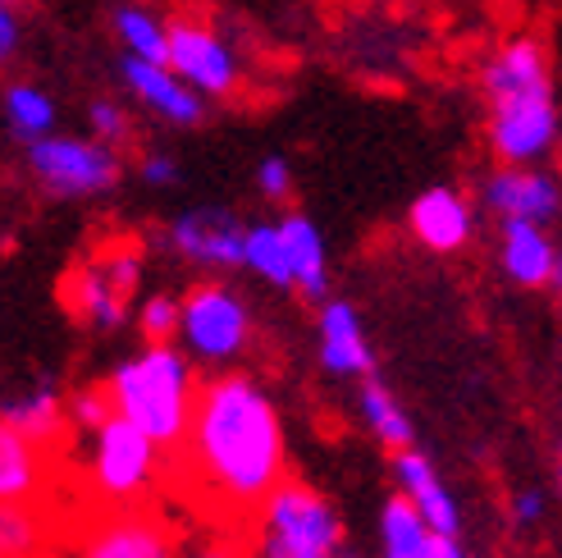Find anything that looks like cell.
Masks as SVG:
<instances>
[{
	"label": "cell",
	"mask_w": 562,
	"mask_h": 558,
	"mask_svg": "<svg viewBox=\"0 0 562 558\" xmlns=\"http://www.w3.org/2000/svg\"><path fill=\"white\" fill-rule=\"evenodd\" d=\"M165 477H175L196 517L247 522L289 477L284 422L270 389L247 371L196 380L188 431L165 462Z\"/></svg>",
	"instance_id": "6da1fadb"
},
{
	"label": "cell",
	"mask_w": 562,
	"mask_h": 558,
	"mask_svg": "<svg viewBox=\"0 0 562 558\" xmlns=\"http://www.w3.org/2000/svg\"><path fill=\"white\" fill-rule=\"evenodd\" d=\"M196 380L202 376L175 344H147L143 353L124 357L101 389L120 422L143 431L160 454H175L192 416Z\"/></svg>",
	"instance_id": "7a4b0ae2"
},
{
	"label": "cell",
	"mask_w": 562,
	"mask_h": 558,
	"mask_svg": "<svg viewBox=\"0 0 562 558\" xmlns=\"http://www.w3.org/2000/svg\"><path fill=\"white\" fill-rule=\"evenodd\" d=\"M251 558H344V517L297 477H284L243 522Z\"/></svg>",
	"instance_id": "3957f363"
},
{
	"label": "cell",
	"mask_w": 562,
	"mask_h": 558,
	"mask_svg": "<svg viewBox=\"0 0 562 558\" xmlns=\"http://www.w3.org/2000/svg\"><path fill=\"white\" fill-rule=\"evenodd\" d=\"M165 462L156 444L133 431L120 416L88 435V458H82V481H88V504L92 509H133L147 504L165 481Z\"/></svg>",
	"instance_id": "277c9868"
},
{
	"label": "cell",
	"mask_w": 562,
	"mask_h": 558,
	"mask_svg": "<svg viewBox=\"0 0 562 558\" xmlns=\"http://www.w3.org/2000/svg\"><path fill=\"white\" fill-rule=\"evenodd\" d=\"M175 348L211 371H234V361L251 348V306L224 279H196L179 293V334Z\"/></svg>",
	"instance_id": "5b68a950"
},
{
	"label": "cell",
	"mask_w": 562,
	"mask_h": 558,
	"mask_svg": "<svg viewBox=\"0 0 562 558\" xmlns=\"http://www.w3.org/2000/svg\"><path fill=\"white\" fill-rule=\"evenodd\" d=\"M137 289H143V247L115 238L97 247L88 261H78L65 275V306L92 330H120L133 316Z\"/></svg>",
	"instance_id": "8992f818"
},
{
	"label": "cell",
	"mask_w": 562,
	"mask_h": 558,
	"mask_svg": "<svg viewBox=\"0 0 562 558\" xmlns=\"http://www.w3.org/2000/svg\"><path fill=\"white\" fill-rule=\"evenodd\" d=\"M27 170L55 198H101L120 183L124 165L115 147L97 143V137L46 133L37 143H27Z\"/></svg>",
	"instance_id": "52a82bcc"
},
{
	"label": "cell",
	"mask_w": 562,
	"mask_h": 558,
	"mask_svg": "<svg viewBox=\"0 0 562 558\" xmlns=\"http://www.w3.org/2000/svg\"><path fill=\"white\" fill-rule=\"evenodd\" d=\"M175 526L151 504L92 509L74 522L69 558H175Z\"/></svg>",
	"instance_id": "ba28073f"
},
{
	"label": "cell",
	"mask_w": 562,
	"mask_h": 558,
	"mask_svg": "<svg viewBox=\"0 0 562 558\" xmlns=\"http://www.w3.org/2000/svg\"><path fill=\"white\" fill-rule=\"evenodd\" d=\"M165 69H170L183 88H192L202 101L211 97H234L243 82L238 51L224 42L211 23L179 14L165 19Z\"/></svg>",
	"instance_id": "9c48e42d"
},
{
	"label": "cell",
	"mask_w": 562,
	"mask_h": 558,
	"mask_svg": "<svg viewBox=\"0 0 562 558\" xmlns=\"http://www.w3.org/2000/svg\"><path fill=\"white\" fill-rule=\"evenodd\" d=\"M490 147L503 165H540L558 147L553 88L490 101Z\"/></svg>",
	"instance_id": "30bf717a"
},
{
	"label": "cell",
	"mask_w": 562,
	"mask_h": 558,
	"mask_svg": "<svg viewBox=\"0 0 562 558\" xmlns=\"http://www.w3.org/2000/svg\"><path fill=\"white\" fill-rule=\"evenodd\" d=\"M243 220L224 207H196L183 211L175 225H170V247L192 261V266H206V270H243Z\"/></svg>",
	"instance_id": "8fae6325"
},
{
	"label": "cell",
	"mask_w": 562,
	"mask_h": 558,
	"mask_svg": "<svg viewBox=\"0 0 562 558\" xmlns=\"http://www.w3.org/2000/svg\"><path fill=\"white\" fill-rule=\"evenodd\" d=\"M558 179L540 165H498L485 179V207L498 220H530V225H553L558 215Z\"/></svg>",
	"instance_id": "7c38bea8"
},
{
	"label": "cell",
	"mask_w": 562,
	"mask_h": 558,
	"mask_svg": "<svg viewBox=\"0 0 562 558\" xmlns=\"http://www.w3.org/2000/svg\"><path fill=\"white\" fill-rule=\"evenodd\" d=\"M407 225H412V238H416L420 247H430V253L448 257V253H462V247L471 243V234H475V211H471V202L462 198L458 188L435 183V188H426V192H420V198L412 202Z\"/></svg>",
	"instance_id": "4fadbf2b"
},
{
	"label": "cell",
	"mask_w": 562,
	"mask_h": 558,
	"mask_svg": "<svg viewBox=\"0 0 562 558\" xmlns=\"http://www.w3.org/2000/svg\"><path fill=\"white\" fill-rule=\"evenodd\" d=\"M393 477H398V494L412 504V513L426 522V532H430V536L458 540V532H462L458 499L448 494V486L439 481V471L430 467L426 454H416V449L393 454Z\"/></svg>",
	"instance_id": "5bb4252c"
},
{
	"label": "cell",
	"mask_w": 562,
	"mask_h": 558,
	"mask_svg": "<svg viewBox=\"0 0 562 558\" xmlns=\"http://www.w3.org/2000/svg\"><path fill=\"white\" fill-rule=\"evenodd\" d=\"M321 367L344 380H371L375 376V353L367 330L357 321V306L344 298L321 302Z\"/></svg>",
	"instance_id": "9a60e30c"
},
{
	"label": "cell",
	"mask_w": 562,
	"mask_h": 558,
	"mask_svg": "<svg viewBox=\"0 0 562 558\" xmlns=\"http://www.w3.org/2000/svg\"><path fill=\"white\" fill-rule=\"evenodd\" d=\"M0 422H5L14 435H23L27 444H37V449L65 458L69 449V412H65V394H55L50 384H33L23 389V394L5 399L0 403Z\"/></svg>",
	"instance_id": "2e32d148"
},
{
	"label": "cell",
	"mask_w": 562,
	"mask_h": 558,
	"mask_svg": "<svg viewBox=\"0 0 562 558\" xmlns=\"http://www.w3.org/2000/svg\"><path fill=\"white\" fill-rule=\"evenodd\" d=\"M55 477H60V458L0 422V504H37L55 490Z\"/></svg>",
	"instance_id": "e0dca14e"
},
{
	"label": "cell",
	"mask_w": 562,
	"mask_h": 558,
	"mask_svg": "<svg viewBox=\"0 0 562 558\" xmlns=\"http://www.w3.org/2000/svg\"><path fill=\"white\" fill-rule=\"evenodd\" d=\"M498 261H503V270H508L513 284H521V289H553L558 284V243L549 238L544 225H530V220H503Z\"/></svg>",
	"instance_id": "ac0fdd59"
},
{
	"label": "cell",
	"mask_w": 562,
	"mask_h": 558,
	"mask_svg": "<svg viewBox=\"0 0 562 558\" xmlns=\"http://www.w3.org/2000/svg\"><path fill=\"white\" fill-rule=\"evenodd\" d=\"M553 88L549 78V46L536 33H517L508 37L485 65V97H517V92H540Z\"/></svg>",
	"instance_id": "d6986e66"
},
{
	"label": "cell",
	"mask_w": 562,
	"mask_h": 558,
	"mask_svg": "<svg viewBox=\"0 0 562 558\" xmlns=\"http://www.w3.org/2000/svg\"><path fill=\"white\" fill-rule=\"evenodd\" d=\"M124 82H128V92L143 101L147 110H156L160 120H170V124H202L206 115V101L196 97L192 88H183V82L165 69V65H147V60H124Z\"/></svg>",
	"instance_id": "ffe728a7"
},
{
	"label": "cell",
	"mask_w": 562,
	"mask_h": 558,
	"mask_svg": "<svg viewBox=\"0 0 562 558\" xmlns=\"http://www.w3.org/2000/svg\"><path fill=\"white\" fill-rule=\"evenodd\" d=\"M279 238H284V253H289V270H293V289L312 302L329 298V261H325V238L321 230L306 220L302 211H289L274 220Z\"/></svg>",
	"instance_id": "44dd1931"
},
{
	"label": "cell",
	"mask_w": 562,
	"mask_h": 558,
	"mask_svg": "<svg viewBox=\"0 0 562 558\" xmlns=\"http://www.w3.org/2000/svg\"><path fill=\"white\" fill-rule=\"evenodd\" d=\"M55 545V517L37 504H0V558H46Z\"/></svg>",
	"instance_id": "7402d4cb"
},
{
	"label": "cell",
	"mask_w": 562,
	"mask_h": 558,
	"mask_svg": "<svg viewBox=\"0 0 562 558\" xmlns=\"http://www.w3.org/2000/svg\"><path fill=\"white\" fill-rule=\"evenodd\" d=\"M361 422L371 426V435L384 444V449L393 454H403L412 449V422H407V408L389 394V389L371 376V380H361Z\"/></svg>",
	"instance_id": "603a6c76"
},
{
	"label": "cell",
	"mask_w": 562,
	"mask_h": 558,
	"mask_svg": "<svg viewBox=\"0 0 562 558\" xmlns=\"http://www.w3.org/2000/svg\"><path fill=\"white\" fill-rule=\"evenodd\" d=\"M175 558H251L243 522H215L196 517L175 536Z\"/></svg>",
	"instance_id": "cb8c5ba5"
},
{
	"label": "cell",
	"mask_w": 562,
	"mask_h": 558,
	"mask_svg": "<svg viewBox=\"0 0 562 558\" xmlns=\"http://www.w3.org/2000/svg\"><path fill=\"white\" fill-rule=\"evenodd\" d=\"M243 270H251L257 279H266V284H274V289H293L289 253H284V238H279L274 220H261V225L243 230Z\"/></svg>",
	"instance_id": "d4e9b609"
},
{
	"label": "cell",
	"mask_w": 562,
	"mask_h": 558,
	"mask_svg": "<svg viewBox=\"0 0 562 558\" xmlns=\"http://www.w3.org/2000/svg\"><path fill=\"white\" fill-rule=\"evenodd\" d=\"M5 124L23 143H37V137L55 133V101L33 88V82H10L5 88Z\"/></svg>",
	"instance_id": "484cf974"
},
{
	"label": "cell",
	"mask_w": 562,
	"mask_h": 558,
	"mask_svg": "<svg viewBox=\"0 0 562 558\" xmlns=\"http://www.w3.org/2000/svg\"><path fill=\"white\" fill-rule=\"evenodd\" d=\"M115 33L128 51V60L165 65V19L151 5H120L115 10Z\"/></svg>",
	"instance_id": "4316f807"
},
{
	"label": "cell",
	"mask_w": 562,
	"mask_h": 558,
	"mask_svg": "<svg viewBox=\"0 0 562 558\" xmlns=\"http://www.w3.org/2000/svg\"><path fill=\"white\" fill-rule=\"evenodd\" d=\"M133 321L143 344H175L179 334V298L175 293H147L143 302H133Z\"/></svg>",
	"instance_id": "83f0119b"
},
{
	"label": "cell",
	"mask_w": 562,
	"mask_h": 558,
	"mask_svg": "<svg viewBox=\"0 0 562 558\" xmlns=\"http://www.w3.org/2000/svg\"><path fill=\"white\" fill-rule=\"evenodd\" d=\"M65 412H69V431L74 435H92L97 426H105L110 416V399H105V389L101 384H88V389H78V394L65 399Z\"/></svg>",
	"instance_id": "f1b7e54d"
},
{
	"label": "cell",
	"mask_w": 562,
	"mask_h": 558,
	"mask_svg": "<svg viewBox=\"0 0 562 558\" xmlns=\"http://www.w3.org/2000/svg\"><path fill=\"white\" fill-rule=\"evenodd\" d=\"M88 124H92V133H97V143H105V147H120V143H128V115H124V105H115V101H92L88 105Z\"/></svg>",
	"instance_id": "f546056e"
},
{
	"label": "cell",
	"mask_w": 562,
	"mask_h": 558,
	"mask_svg": "<svg viewBox=\"0 0 562 558\" xmlns=\"http://www.w3.org/2000/svg\"><path fill=\"white\" fill-rule=\"evenodd\" d=\"M257 188L266 202H289L293 198V165L284 156H266L257 165Z\"/></svg>",
	"instance_id": "4dcf8cb0"
},
{
	"label": "cell",
	"mask_w": 562,
	"mask_h": 558,
	"mask_svg": "<svg viewBox=\"0 0 562 558\" xmlns=\"http://www.w3.org/2000/svg\"><path fill=\"white\" fill-rule=\"evenodd\" d=\"M549 513V494L544 490H517L513 499V522L517 526H540Z\"/></svg>",
	"instance_id": "1f68e13d"
},
{
	"label": "cell",
	"mask_w": 562,
	"mask_h": 558,
	"mask_svg": "<svg viewBox=\"0 0 562 558\" xmlns=\"http://www.w3.org/2000/svg\"><path fill=\"white\" fill-rule=\"evenodd\" d=\"M143 179L156 183V188L179 183V160H175V156H165V152H151V156L143 160Z\"/></svg>",
	"instance_id": "d6a6232c"
},
{
	"label": "cell",
	"mask_w": 562,
	"mask_h": 558,
	"mask_svg": "<svg viewBox=\"0 0 562 558\" xmlns=\"http://www.w3.org/2000/svg\"><path fill=\"white\" fill-rule=\"evenodd\" d=\"M14 46H19V19L10 5H0V65L14 55Z\"/></svg>",
	"instance_id": "836d02e7"
},
{
	"label": "cell",
	"mask_w": 562,
	"mask_h": 558,
	"mask_svg": "<svg viewBox=\"0 0 562 558\" xmlns=\"http://www.w3.org/2000/svg\"><path fill=\"white\" fill-rule=\"evenodd\" d=\"M426 558H467V549L458 540H443V536H430L426 545Z\"/></svg>",
	"instance_id": "e575fe53"
},
{
	"label": "cell",
	"mask_w": 562,
	"mask_h": 558,
	"mask_svg": "<svg viewBox=\"0 0 562 558\" xmlns=\"http://www.w3.org/2000/svg\"><path fill=\"white\" fill-rule=\"evenodd\" d=\"M0 5H10V10H14V5H19V0H0Z\"/></svg>",
	"instance_id": "d590c367"
},
{
	"label": "cell",
	"mask_w": 562,
	"mask_h": 558,
	"mask_svg": "<svg viewBox=\"0 0 562 558\" xmlns=\"http://www.w3.org/2000/svg\"><path fill=\"white\" fill-rule=\"evenodd\" d=\"M384 558H398V554H384ZM420 558H426V554H420Z\"/></svg>",
	"instance_id": "8d00e7d4"
},
{
	"label": "cell",
	"mask_w": 562,
	"mask_h": 558,
	"mask_svg": "<svg viewBox=\"0 0 562 558\" xmlns=\"http://www.w3.org/2000/svg\"><path fill=\"white\" fill-rule=\"evenodd\" d=\"M344 558H361V554H344Z\"/></svg>",
	"instance_id": "74e56055"
}]
</instances>
